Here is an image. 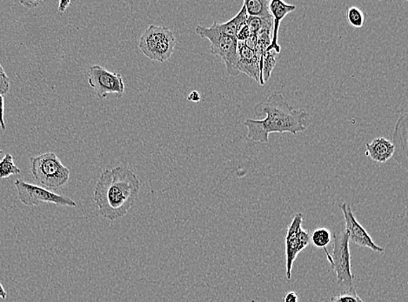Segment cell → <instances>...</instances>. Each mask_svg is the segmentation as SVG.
I'll return each instance as SVG.
<instances>
[{
    "mask_svg": "<svg viewBox=\"0 0 408 302\" xmlns=\"http://www.w3.org/2000/svg\"><path fill=\"white\" fill-rule=\"evenodd\" d=\"M88 84L95 91L97 97L104 99L108 94L122 97L125 83L120 73H111L99 65H93L88 69Z\"/></svg>",
    "mask_w": 408,
    "mask_h": 302,
    "instance_id": "cell-9",
    "label": "cell"
},
{
    "mask_svg": "<svg viewBox=\"0 0 408 302\" xmlns=\"http://www.w3.org/2000/svg\"><path fill=\"white\" fill-rule=\"evenodd\" d=\"M18 193V200L28 207L39 206L42 203H51L63 207L75 208L76 202L71 198L63 196L53 193L43 187L25 182L24 180L18 179L14 182Z\"/></svg>",
    "mask_w": 408,
    "mask_h": 302,
    "instance_id": "cell-8",
    "label": "cell"
},
{
    "mask_svg": "<svg viewBox=\"0 0 408 302\" xmlns=\"http://www.w3.org/2000/svg\"><path fill=\"white\" fill-rule=\"evenodd\" d=\"M366 156L378 163H385L392 159L395 154V146L389 139L378 137L366 145Z\"/></svg>",
    "mask_w": 408,
    "mask_h": 302,
    "instance_id": "cell-14",
    "label": "cell"
},
{
    "mask_svg": "<svg viewBox=\"0 0 408 302\" xmlns=\"http://www.w3.org/2000/svg\"><path fill=\"white\" fill-rule=\"evenodd\" d=\"M359 302H364V301L362 300V301H359Z\"/></svg>",
    "mask_w": 408,
    "mask_h": 302,
    "instance_id": "cell-34",
    "label": "cell"
},
{
    "mask_svg": "<svg viewBox=\"0 0 408 302\" xmlns=\"http://www.w3.org/2000/svg\"><path fill=\"white\" fill-rule=\"evenodd\" d=\"M21 174V170L14 163V159L11 153H6L2 161H0V179H6L10 176Z\"/></svg>",
    "mask_w": 408,
    "mask_h": 302,
    "instance_id": "cell-18",
    "label": "cell"
},
{
    "mask_svg": "<svg viewBox=\"0 0 408 302\" xmlns=\"http://www.w3.org/2000/svg\"><path fill=\"white\" fill-rule=\"evenodd\" d=\"M238 69L260 84L259 61L255 51L249 49L243 42H238Z\"/></svg>",
    "mask_w": 408,
    "mask_h": 302,
    "instance_id": "cell-13",
    "label": "cell"
},
{
    "mask_svg": "<svg viewBox=\"0 0 408 302\" xmlns=\"http://www.w3.org/2000/svg\"><path fill=\"white\" fill-rule=\"evenodd\" d=\"M310 239L316 248L325 249L332 241V234L327 228L319 227L314 231Z\"/></svg>",
    "mask_w": 408,
    "mask_h": 302,
    "instance_id": "cell-19",
    "label": "cell"
},
{
    "mask_svg": "<svg viewBox=\"0 0 408 302\" xmlns=\"http://www.w3.org/2000/svg\"><path fill=\"white\" fill-rule=\"evenodd\" d=\"M72 2L70 1V0H64V1H60V3H58V12H60V13H63L65 12L66 9H68V7L71 5Z\"/></svg>",
    "mask_w": 408,
    "mask_h": 302,
    "instance_id": "cell-30",
    "label": "cell"
},
{
    "mask_svg": "<svg viewBox=\"0 0 408 302\" xmlns=\"http://www.w3.org/2000/svg\"><path fill=\"white\" fill-rule=\"evenodd\" d=\"M5 73V70H4L3 66L0 64V73Z\"/></svg>",
    "mask_w": 408,
    "mask_h": 302,
    "instance_id": "cell-32",
    "label": "cell"
},
{
    "mask_svg": "<svg viewBox=\"0 0 408 302\" xmlns=\"http://www.w3.org/2000/svg\"><path fill=\"white\" fill-rule=\"evenodd\" d=\"M250 35H251V32H250L248 25L246 24L237 33L236 39L238 42H245L249 38Z\"/></svg>",
    "mask_w": 408,
    "mask_h": 302,
    "instance_id": "cell-24",
    "label": "cell"
},
{
    "mask_svg": "<svg viewBox=\"0 0 408 302\" xmlns=\"http://www.w3.org/2000/svg\"><path fill=\"white\" fill-rule=\"evenodd\" d=\"M6 297H7L6 291L5 290V289H4V287L1 284V283H0V298H1L2 300H6Z\"/></svg>",
    "mask_w": 408,
    "mask_h": 302,
    "instance_id": "cell-31",
    "label": "cell"
},
{
    "mask_svg": "<svg viewBox=\"0 0 408 302\" xmlns=\"http://www.w3.org/2000/svg\"><path fill=\"white\" fill-rule=\"evenodd\" d=\"M20 5L25 7V8L32 9L42 5L43 1H39V0H27V1H20Z\"/></svg>",
    "mask_w": 408,
    "mask_h": 302,
    "instance_id": "cell-26",
    "label": "cell"
},
{
    "mask_svg": "<svg viewBox=\"0 0 408 302\" xmlns=\"http://www.w3.org/2000/svg\"><path fill=\"white\" fill-rule=\"evenodd\" d=\"M33 178L43 189L57 190L65 185L70 179V170L65 167L56 154L46 153L30 157Z\"/></svg>",
    "mask_w": 408,
    "mask_h": 302,
    "instance_id": "cell-3",
    "label": "cell"
},
{
    "mask_svg": "<svg viewBox=\"0 0 408 302\" xmlns=\"http://www.w3.org/2000/svg\"><path fill=\"white\" fill-rule=\"evenodd\" d=\"M257 117L266 114L264 120L246 119L244 125L248 129L246 139L259 143L269 142V134L273 132L293 135L307 130L310 124V115L306 110H298L288 101L281 93L272 94L255 106Z\"/></svg>",
    "mask_w": 408,
    "mask_h": 302,
    "instance_id": "cell-1",
    "label": "cell"
},
{
    "mask_svg": "<svg viewBox=\"0 0 408 302\" xmlns=\"http://www.w3.org/2000/svg\"><path fill=\"white\" fill-rule=\"evenodd\" d=\"M268 9L273 17L274 27H273V38H272L271 46L267 48V51H275L279 54L281 53V47L279 45V31L281 27V23L284 18L288 15L289 13L294 12L296 10V6L289 5L281 0H271Z\"/></svg>",
    "mask_w": 408,
    "mask_h": 302,
    "instance_id": "cell-12",
    "label": "cell"
},
{
    "mask_svg": "<svg viewBox=\"0 0 408 302\" xmlns=\"http://www.w3.org/2000/svg\"><path fill=\"white\" fill-rule=\"evenodd\" d=\"M176 46L174 33L167 27L151 25L139 40V48L151 61H167L174 54Z\"/></svg>",
    "mask_w": 408,
    "mask_h": 302,
    "instance_id": "cell-4",
    "label": "cell"
},
{
    "mask_svg": "<svg viewBox=\"0 0 408 302\" xmlns=\"http://www.w3.org/2000/svg\"><path fill=\"white\" fill-rule=\"evenodd\" d=\"M349 239L345 231L334 233L333 237V253L325 248L327 260L336 272L338 284L352 289L355 275L352 272L351 253L349 248Z\"/></svg>",
    "mask_w": 408,
    "mask_h": 302,
    "instance_id": "cell-6",
    "label": "cell"
},
{
    "mask_svg": "<svg viewBox=\"0 0 408 302\" xmlns=\"http://www.w3.org/2000/svg\"><path fill=\"white\" fill-rule=\"evenodd\" d=\"M246 25H248L252 34L257 35L262 30L263 18L248 16V20H246Z\"/></svg>",
    "mask_w": 408,
    "mask_h": 302,
    "instance_id": "cell-22",
    "label": "cell"
},
{
    "mask_svg": "<svg viewBox=\"0 0 408 302\" xmlns=\"http://www.w3.org/2000/svg\"><path fill=\"white\" fill-rule=\"evenodd\" d=\"M243 43L246 47L249 48V49L255 51L257 45V35L252 34L251 33V35L249 36V38Z\"/></svg>",
    "mask_w": 408,
    "mask_h": 302,
    "instance_id": "cell-27",
    "label": "cell"
},
{
    "mask_svg": "<svg viewBox=\"0 0 408 302\" xmlns=\"http://www.w3.org/2000/svg\"><path fill=\"white\" fill-rule=\"evenodd\" d=\"M360 301L362 298L358 296L357 291L354 287L330 298V302H359Z\"/></svg>",
    "mask_w": 408,
    "mask_h": 302,
    "instance_id": "cell-21",
    "label": "cell"
},
{
    "mask_svg": "<svg viewBox=\"0 0 408 302\" xmlns=\"http://www.w3.org/2000/svg\"><path fill=\"white\" fill-rule=\"evenodd\" d=\"M348 23L355 28H362L365 23V15L362 10L356 6H352L347 13Z\"/></svg>",
    "mask_w": 408,
    "mask_h": 302,
    "instance_id": "cell-20",
    "label": "cell"
},
{
    "mask_svg": "<svg viewBox=\"0 0 408 302\" xmlns=\"http://www.w3.org/2000/svg\"><path fill=\"white\" fill-rule=\"evenodd\" d=\"M269 2V0H246L243 5L248 16L267 18L272 17L268 9Z\"/></svg>",
    "mask_w": 408,
    "mask_h": 302,
    "instance_id": "cell-17",
    "label": "cell"
},
{
    "mask_svg": "<svg viewBox=\"0 0 408 302\" xmlns=\"http://www.w3.org/2000/svg\"><path fill=\"white\" fill-rule=\"evenodd\" d=\"M248 18V13H246V7L243 5V6L241 7L240 12L236 14V16H234L229 21L222 24L216 22L217 27H218L219 30L224 33V34L233 37V38H236L238 30L246 24Z\"/></svg>",
    "mask_w": 408,
    "mask_h": 302,
    "instance_id": "cell-15",
    "label": "cell"
},
{
    "mask_svg": "<svg viewBox=\"0 0 408 302\" xmlns=\"http://www.w3.org/2000/svg\"><path fill=\"white\" fill-rule=\"evenodd\" d=\"M395 154L393 157L403 168L407 167V112L403 110L397 120L393 135Z\"/></svg>",
    "mask_w": 408,
    "mask_h": 302,
    "instance_id": "cell-11",
    "label": "cell"
},
{
    "mask_svg": "<svg viewBox=\"0 0 408 302\" xmlns=\"http://www.w3.org/2000/svg\"><path fill=\"white\" fill-rule=\"evenodd\" d=\"M187 99H189V101L191 102H200L201 101V96L198 91H193L192 93L189 94Z\"/></svg>",
    "mask_w": 408,
    "mask_h": 302,
    "instance_id": "cell-29",
    "label": "cell"
},
{
    "mask_svg": "<svg viewBox=\"0 0 408 302\" xmlns=\"http://www.w3.org/2000/svg\"><path fill=\"white\" fill-rule=\"evenodd\" d=\"M0 127H1L3 131H6L5 98L2 95H0Z\"/></svg>",
    "mask_w": 408,
    "mask_h": 302,
    "instance_id": "cell-25",
    "label": "cell"
},
{
    "mask_svg": "<svg viewBox=\"0 0 408 302\" xmlns=\"http://www.w3.org/2000/svg\"><path fill=\"white\" fill-rule=\"evenodd\" d=\"M141 182L131 169L121 167L106 169L99 176L94 200L104 218H122L139 197Z\"/></svg>",
    "mask_w": 408,
    "mask_h": 302,
    "instance_id": "cell-2",
    "label": "cell"
},
{
    "mask_svg": "<svg viewBox=\"0 0 408 302\" xmlns=\"http://www.w3.org/2000/svg\"><path fill=\"white\" fill-rule=\"evenodd\" d=\"M196 32L201 38L209 40L211 43V54L217 55L226 65L227 71L231 76L240 75L238 69V40L233 37L227 36L217 27L216 21L212 27H205L198 25Z\"/></svg>",
    "mask_w": 408,
    "mask_h": 302,
    "instance_id": "cell-5",
    "label": "cell"
},
{
    "mask_svg": "<svg viewBox=\"0 0 408 302\" xmlns=\"http://www.w3.org/2000/svg\"><path fill=\"white\" fill-rule=\"evenodd\" d=\"M284 302H299V296L295 292H289L286 294Z\"/></svg>",
    "mask_w": 408,
    "mask_h": 302,
    "instance_id": "cell-28",
    "label": "cell"
},
{
    "mask_svg": "<svg viewBox=\"0 0 408 302\" xmlns=\"http://www.w3.org/2000/svg\"><path fill=\"white\" fill-rule=\"evenodd\" d=\"M3 153V151L1 149H0V154H1Z\"/></svg>",
    "mask_w": 408,
    "mask_h": 302,
    "instance_id": "cell-33",
    "label": "cell"
},
{
    "mask_svg": "<svg viewBox=\"0 0 408 302\" xmlns=\"http://www.w3.org/2000/svg\"><path fill=\"white\" fill-rule=\"evenodd\" d=\"M277 53L275 51H266L260 62V84L264 86V83L270 79L275 65H276Z\"/></svg>",
    "mask_w": 408,
    "mask_h": 302,
    "instance_id": "cell-16",
    "label": "cell"
},
{
    "mask_svg": "<svg viewBox=\"0 0 408 302\" xmlns=\"http://www.w3.org/2000/svg\"><path fill=\"white\" fill-rule=\"evenodd\" d=\"M10 80L6 73H0V95L5 96L10 91Z\"/></svg>",
    "mask_w": 408,
    "mask_h": 302,
    "instance_id": "cell-23",
    "label": "cell"
},
{
    "mask_svg": "<svg viewBox=\"0 0 408 302\" xmlns=\"http://www.w3.org/2000/svg\"><path fill=\"white\" fill-rule=\"evenodd\" d=\"M340 208L343 213L345 225V231L348 234L349 241L355 243L360 248H369L376 253H383L384 248L374 243L365 228L356 220L354 213L352 211L351 205L344 202L340 205Z\"/></svg>",
    "mask_w": 408,
    "mask_h": 302,
    "instance_id": "cell-10",
    "label": "cell"
},
{
    "mask_svg": "<svg viewBox=\"0 0 408 302\" xmlns=\"http://www.w3.org/2000/svg\"><path fill=\"white\" fill-rule=\"evenodd\" d=\"M303 213H297L293 215L291 223L288 225L286 235V276L291 279L294 261L311 242L310 232L303 229Z\"/></svg>",
    "mask_w": 408,
    "mask_h": 302,
    "instance_id": "cell-7",
    "label": "cell"
}]
</instances>
